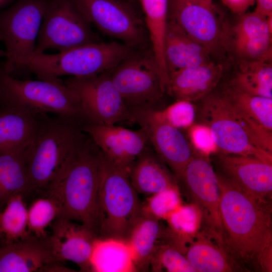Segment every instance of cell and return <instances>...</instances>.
I'll return each mask as SVG.
<instances>
[{
  "label": "cell",
  "instance_id": "obj_40",
  "mask_svg": "<svg viewBox=\"0 0 272 272\" xmlns=\"http://www.w3.org/2000/svg\"><path fill=\"white\" fill-rule=\"evenodd\" d=\"M13 0H0V9L9 5Z\"/></svg>",
  "mask_w": 272,
  "mask_h": 272
},
{
  "label": "cell",
  "instance_id": "obj_43",
  "mask_svg": "<svg viewBox=\"0 0 272 272\" xmlns=\"http://www.w3.org/2000/svg\"><path fill=\"white\" fill-rule=\"evenodd\" d=\"M3 238V236H2V234H1V232H0V239H1V238Z\"/></svg>",
  "mask_w": 272,
  "mask_h": 272
},
{
  "label": "cell",
  "instance_id": "obj_32",
  "mask_svg": "<svg viewBox=\"0 0 272 272\" xmlns=\"http://www.w3.org/2000/svg\"><path fill=\"white\" fill-rule=\"evenodd\" d=\"M60 208L56 200L46 195L35 199L28 208V229L37 237L47 236L46 229L59 216Z\"/></svg>",
  "mask_w": 272,
  "mask_h": 272
},
{
  "label": "cell",
  "instance_id": "obj_16",
  "mask_svg": "<svg viewBox=\"0 0 272 272\" xmlns=\"http://www.w3.org/2000/svg\"><path fill=\"white\" fill-rule=\"evenodd\" d=\"M82 129L101 152L104 159L130 173L148 140L144 130H132L112 125L85 123Z\"/></svg>",
  "mask_w": 272,
  "mask_h": 272
},
{
  "label": "cell",
  "instance_id": "obj_33",
  "mask_svg": "<svg viewBox=\"0 0 272 272\" xmlns=\"http://www.w3.org/2000/svg\"><path fill=\"white\" fill-rule=\"evenodd\" d=\"M180 203L178 187L169 188L151 195L146 205L143 206V212L158 219H167Z\"/></svg>",
  "mask_w": 272,
  "mask_h": 272
},
{
  "label": "cell",
  "instance_id": "obj_28",
  "mask_svg": "<svg viewBox=\"0 0 272 272\" xmlns=\"http://www.w3.org/2000/svg\"><path fill=\"white\" fill-rule=\"evenodd\" d=\"M160 232L159 219L142 212L127 240L132 250L136 269H144L151 262Z\"/></svg>",
  "mask_w": 272,
  "mask_h": 272
},
{
  "label": "cell",
  "instance_id": "obj_36",
  "mask_svg": "<svg viewBox=\"0 0 272 272\" xmlns=\"http://www.w3.org/2000/svg\"><path fill=\"white\" fill-rule=\"evenodd\" d=\"M170 124L180 129L190 125L195 117V108L191 102L176 101L163 110H159Z\"/></svg>",
  "mask_w": 272,
  "mask_h": 272
},
{
  "label": "cell",
  "instance_id": "obj_8",
  "mask_svg": "<svg viewBox=\"0 0 272 272\" xmlns=\"http://www.w3.org/2000/svg\"><path fill=\"white\" fill-rule=\"evenodd\" d=\"M49 1L16 0L0 11V35L6 47V60L0 65L11 76L33 53Z\"/></svg>",
  "mask_w": 272,
  "mask_h": 272
},
{
  "label": "cell",
  "instance_id": "obj_29",
  "mask_svg": "<svg viewBox=\"0 0 272 272\" xmlns=\"http://www.w3.org/2000/svg\"><path fill=\"white\" fill-rule=\"evenodd\" d=\"M186 257L198 272L233 271L236 269L226 251L202 235H199L189 247Z\"/></svg>",
  "mask_w": 272,
  "mask_h": 272
},
{
  "label": "cell",
  "instance_id": "obj_11",
  "mask_svg": "<svg viewBox=\"0 0 272 272\" xmlns=\"http://www.w3.org/2000/svg\"><path fill=\"white\" fill-rule=\"evenodd\" d=\"M91 24L103 34L135 49L149 41L142 18L124 0H74Z\"/></svg>",
  "mask_w": 272,
  "mask_h": 272
},
{
  "label": "cell",
  "instance_id": "obj_23",
  "mask_svg": "<svg viewBox=\"0 0 272 272\" xmlns=\"http://www.w3.org/2000/svg\"><path fill=\"white\" fill-rule=\"evenodd\" d=\"M164 55L168 75L179 69L214 61L211 53L205 47L169 19L165 38Z\"/></svg>",
  "mask_w": 272,
  "mask_h": 272
},
{
  "label": "cell",
  "instance_id": "obj_34",
  "mask_svg": "<svg viewBox=\"0 0 272 272\" xmlns=\"http://www.w3.org/2000/svg\"><path fill=\"white\" fill-rule=\"evenodd\" d=\"M202 214L195 205L180 206L167 218L169 224L176 233L181 235H191L198 229Z\"/></svg>",
  "mask_w": 272,
  "mask_h": 272
},
{
  "label": "cell",
  "instance_id": "obj_17",
  "mask_svg": "<svg viewBox=\"0 0 272 272\" xmlns=\"http://www.w3.org/2000/svg\"><path fill=\"white\" fill-rule=\"evenodd\" d=\"M230 26L227 52L238 60L271 61L272 16H263L255 11L244 13Z\"/></svg>",
  "mask_w": 272,
  "mask_h": 272
},
{
  "label": "cell",
  "instance_id": "obj_7",
  "mask_svg": "<svg viewBox=\"0 0 272 272\" xmlns=\"http://www.w3.org/2000/svg\"><path fill=\"white\" fill-rule=\"evenodd\" d=\"M129 109L154 108L166 92L152 49H138L108 71Z\"/></svg>",
  "mask_w": 272,
  "mask_h": 272
},
{
  "label": "cell",
  "instance_id": "obj_18",
  "mask_svg": "<svg viewBox=\"0 0 272 272\" xmlns=\"http://www.w3.org/2000/svg\"><path fill=\"white\" fill-rule=\"evenodd\" d=\"M215 156L221 174L250 196L268 202L272 193V163L249 156L218 152Z\"/></svg>",
  "mask_w": 272,
  "mask_h": 272
},
{
  "label": "cell",
  "instance_id": "obj_21",
  "mask_svg": "<svg viewBox=\"0 0 272 272\" xmlns=\"http://www.w3.org/2000/svg\"><path fill=\"white\" fill-rule=\"evenodd\" d=\"M48 116L23 107L0 103V150L27 149Z\"/></svg>",
  "mask_w": 272,
  "mask_h": 272
},
{
  "label": "cell",
  "instance_id": "obj_37",
  "mask_svg": "<svg viewBox=\"0 0 272 272\" xmlns=\"http://www.w3.org/2000/svg\"><path fill=\"white\" fill-rule=\"evenodd\" d=\"M190 132L192 142L200 152L209 154L216 150L211 133L206 126H194Z\"/></svg>",
  "mask_w": 272,
  "mask_h": 272
},
{
  "label": "cell",
  "instance_id": "obj_30",
  "mask_svg": "<svg viewBox=\"0 0 272 272\" xmlns=\"http://www.w3.org/2000/svg\"><path fill=\"white\" fill-rule=\"evenodd\" d=\"M222 93L235 110L272 131V98L250 94L227 85Z\"/></svg>",
  "mask_w": 272,
  "mask_h": 272
},
{
  "label": "cell",
  "instance_id": "obj_20",
  "mask_svg": "<svg viewBox=\"0 0 272 272\" xmlns=\"http://www.w3.org/2000/svg\"><path fill=\"white\" fill-rule=\"evenodd\" d=\"M53 252L59 262L70 261L82 271L91 270V259L97 239L82 225L62 217L51 224Z\"/></svg>",
  "mask_w": 272,
  "mask_h": 272
},
{
  "label": "cell",
  "instance_id": "obj_42",
  "mask_svg": "<svg viewBox=\"0 0 272 272\" xmlns=\"http://www.w3.org/2000/svg\"><path fill=\"white\" fill-rule=\"evenodd\" d=\"M1 83H2V76L0 73V91H1Z\"/></svg>",
  "mask_w": 272,
  "mask_h": 272
},
{
  "label": "cell",
  "instance_id": "obj_15",
  "mask_svg": "<svg viewBox=\"0 0 272 272\" xmlns=\"http://www.w3.org/2000/svg\"><path fill=\"white\" fill-rule=\"evenodd\" d=\"M178 180L183 182L213 232L223 231L220 211V190L217 173L204 153H194Z\"/></svg>",
  "mask_w": 272,
  "mask_h": 272
},
{
  "label": "cell",
  "instance_id": "obj_5",
  "mask_svg": "<svg viewBox=\"0 0 272 272\" xmlns=\"http://www.w3.org/2000/svg\"><path fill=\"white\" fill-rule=\"evenodd\" d=\"M98 204V238L127 241L142 215L143 206L129 173L104 158Z\"/></svg>",
  "mask_w": 272,
  "mask_h": 272
},
{
  "label": "cell",
  "instance_id": "obj_1",
  "mask_svg": "<svg viewBox=\"0 0 272 272\" xmlns=\"http://www.w3.org/2000/svg\"><path fill=\"white\" fill-rule=\"evenodd\" d=\"M220 211L227 244L241 259L259 260L271 248V220L268 202L245 193L220 173ZM224 230V229H223Z\"/></svg>",
  "mask_w": 272,
  "mask_h": 272
},
{
  "label": "cell",
  "instance_id": "obj_9",
  "mask_svg": "<svg viewBox=\"0 0 272 272\" xmlns=\"http://www.w3.org/2000/svg\"><path fill=\"white\" fill-rule=\"evenodd\" d=\"M99 41L74 0H49L33 53L50 49L62 52Z\"/></svg>",
  "mask_w": 272,
  "mask_h": 272
},
{
  "label": "cell",
  "instance_id": "obj_39",
  "mask_svg": "<svg viewBox=\"0 0 272 272\" xmlns=\"http://www.w3.org/2000/svg\"><path fill=\"white\" fill-rule=\"evenodd\" d=\"M255 12L268 17L272 16V0H255Z\"/></svg>",
  "mask_w": 272,
  "mask_h": 272
},
{
  "label": "cell",
  "instance_id": "obj_2",
  "mask_svg": "<svg viewBox=\"0 0 272 272\" xmlns=\"http://www.w3.org/2000/svg\"><path fill=\"white\" fill-rule=\"evenodd\" d=\"M84 123L62 116L47 117L26 151L31 192H47L80 153L89 139L82 129Z\"/></svg>",
  "mask_w": 272,
  "mask_h": 272
},
{
  "label": "cell",
  "instance_id": "obj_22",
  "mask_svg": "<svg viewBox=\"0 0 272 272\" xmlns=\"http://www.w3.org/2000/svg\"><path fill=\"white\" fill-rule=\"evenodd\" d=\"M224 71L215 61L176 70L169 74L166 93L176 101L201 100L218 85Z\"/></svg>",
  "mask_w": 272,
  "mask_h": 272
},
{
  "label": "cell",
  "instance_id": "obj_6",
  "mask_svg": "<svg viewBox=\"0 0 272 272\" xmlns=\"http://www.w3.org/2000/svg\"><path fill=\"white\" fill-rule=\"evenodd\" d=\"M0 73V103L86 122L78 96L60 79L19 80L6 73L1 65Z\"/></svg>",
  "mask_w": 272,
  "mask_h": 272
},
{
  "label": "cell",
  "instance_id": "obj_26",
  "mask_svg": "<svg viewBox=\"0 0 272 272\" xmlns=\"http://www.w3.org/2000/svg\"><path fill=\"white\" fill-rule=\"evenodd\" d=\"M91 266V270L100 272H129L137 270L128 242L114 238L96 240Z\"/></svg>",
  "mask_w": 272,
  "mask_h": 272
},
{
  "label": "cell",
  "instance_id": "obj_38",
  "mask_svg": "<svg viewBox=\"0 0 272 272\" xmlns=\"http://www.w3.org/2000/svg\"><path fill=\"white\" fill-rule=\"evenodd\" d=\"M233 13L241 15L255 3V0H221Z\"/></svg>",
  "mask_w": 272,
  "mask_h": 272
},
{
  "label": "cell",
  "instance_id": "obj_10",
  "mask_svg": "<svg viewBox=\"0 0 272 272\" xmlns=\"http://www.w3.org/2000/svg\"><path fill=\"white\" fill-rule=\"evenodd\" d=\"M201 100V121L209 129L216 150L223 154L252 156L272 163V154L252 143L222 92H211Z\"/></svg>",
  "mask_w": 272,
  "mask_h": 272
},
{
  "label": "cell",
  "instance_id": "obj_3",
  "mask_svg": "<svg viewBox=\"0 0 272 272\" xmlns=\"http://www.w3.org/2000/svg\"><path fill=\"white\" fill-rule=\"evenodd\" d=\"M103 164L101 152L89 137L55 184L42 194L56 200L60 208L58 217L82 225L97 238L98 194Z\"/></svg>",
  "mask_w": 272,
  "mask_h": 272
},
{
  "label": "cell",
  "instance_id": "obj_24",
  "mask_svg": "<svg viewBox=\"0 0 272 272\" xmlns=\"http://www.w3.org/2000/svg\"><path fill=\"white\" fill-rule=\"evenodd\" d=\"M129 179L137 193L145 194L152 195L167 188L178 187L175 176L146 149L134 162Z\"/></svg>",
  "mask_w": 272,
  "mask_h": 272
},
{
  "label": "cell",
  "instance_id": "obj_35",
  "mask_svg": "<svg viewBox=\"0 0 272 272\" xmlns=\"http://www.w3.org/2000/svg\"><path fill=\"white\" fill-rule=\"evenodd\" d=\"M153 259L157 261L158 267H163L168 271L197 272L186 256L169 246L161 247L156 254H153L151 260Z\"/></svg>",
  "mask_w": 272,
  "mask_h": 272
},
{
  "label": "cell",
  "instance_id": "obj_31",
  "mask_svg": "<svg viewBox=\"0 0 272 272\" xmlns=\"http://www.w3.org/2000/svg\"><path fill=\"white\" fill-rule=\"evenodd\" d=\"M22 194H17L0 211V232L5 243L14 242L29 236L28 229V208Z\"/></svg>",
  "mask_w": 272,
  "mask_h": 272
},
{
  "label": "cell",
  "instance_id": "obj_41",
  "mask_svg": "<svg viewBox=\"0 0 272 272\" xmlns=\"http://www.w3.org/2000/svg\"><path fill=\"white\" fill-rule=\"evenodd\" d=\"M192 1L198 2L207 5H213V0H191Z\"/></svg>",
  "mask_w": 272,
  "mask_h": 272
},
{
  "label": "cell",
  "instance_id": "obj_14",
  "mask_svg": "<svg viewBox=\"0 0 272 272\" xmlns=\"http://www.w3.org/2000/svg\"><path fill=\"white\" fill-rule=\"evenodd\" d=\"M130 110L132 121L144 130L158 156L168 165L178 180L194 153L184 135L155 108Z\"/></svg>",
  "mask_w": 272,
  "mask_h": 272
},
{
  "label": "cell",
  "instance_id": "obj_19",
  "mask_svg": "<svg viewBox=\"0 0 272 272\" xmlns=\"http://www.w3.org/2000/svg\"><path fill=\"white\" fill-rule=\"evenodd\" d=\"M55 262L59 261L50 235L42 237L31 235L0 246V272L42 271Z\"/></svg>",
  "mask_w": 272,
  "mask_h": 272
},
{
  "label": "cell",
  "instance_id": "obj_44",
  "mask_svg": "<svg viewBox=\"0 0 272 272\" xmlns=\"http://www.w3.org/2000/svg\"><path fill=\"white\" fill-rule=\"evenodd\" d=\"M0 40L2 41V36L0 35Z\"/></svg>",
  "mask_w": 272,
  "mask_h": 272
},
{
  "label": "cell",
  "instance_id": "obj_12",
  "mask_svg": "<svg viewBox=\"0 0 272 272\" xmlns=\"http://www.w3.org/2000/svg\"><path fill=\"white\" fill-rule=\"evenodd\" d=\"M63 82L78 96L86 123L112 125L132 121L108 71L89 77H70Z\"/></svg>",
  "mask_w": 272,
  "mask_h": 272
},
{
  "label": "cell",
  "instance_id": "obj_4",
  "mask_svg": "<svg viewBox=\"0 0 272 272\" xmlns=\"http://www.w3.org/2000/svg\"><path fill=\"white\" fill-rule=\"evenodd\" d=\"M136 49L122 42L99 41L55 54L33 53L23 59L21 69L43 80L65 75L89 77L111 70Z\"/></svg>",
  "mask_w": 272,
  "mask_h": 272
},
{
  "label": "cell",
  "instance_id": "obj_13",
  "mask_svg": "<svg viewBox=\"0 0 272 272\" xmlns=\"http://www.w3.org/2000/svg\"><path fill=\"white\" fill-rule=\"evenodd\" d=\"M168 19L205 47L212 55L227 52L230 26L213 5L191 0H168Z\"/></svg>",
  "mask_w": 272,
  "mask_h": 272
},
{
  "label": "cell",
  "instance_id": "obj_25",
  "mask_svg": "<svg viewBox=\"0 0 272 272\" xmlns=\"http://www.w3.org/2000/svg\"><path fill=\"white\" fill-rule=\"evenodd\" d=\"M26 150H0V209L17 194L31 192L27 174Z\"/></svg>",
  "mask_w": 272,
  "mask_h": 272
},
{
  "label": "cell",
  "instance_id": "obj_27",
  "mask_svg": "<svg viewBox=\"0 0 272 272\" xmlns=\"http://www.w3.org/2000/svg\"><path fill=\"white\" fill-rule=\"evenodd\" d=\"M234 76L226 85L250 94L272 98L271 61L238 60Z\"/></svg>",
  "mask_w": 272,
  "mask_h": 272
}]
</instances>
